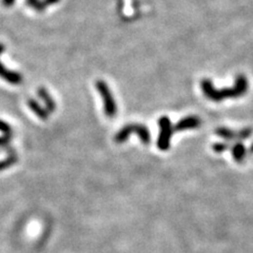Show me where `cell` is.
Wrapping results in <instances>:
<instances>
[{
  "label": "cell",
  "instance_id": "cell-4",
  "mask_svg": "<svg viewBox=\"0 0 253 253\" xmlns=\"http://www.w3.org/2000/svg\"><path fill=\"white\" fill-rule=\"evenodd\" d=\"M159 135L157 138V148L161 151H167L170 149L171 138L174 132L173 125L168 116H161L158 119Z\"/></svg>",
  "mask_w": 253,
  "mask_h": 253
},
{
  "label": "cell",
  "instance_id": "cell-11",
  "mask_svg": "<svg viewBox=\"0 0 253 253\" xmlns=\"http://www.w3.org/2000/svg\"><path fill=\"white\" fill-rule=\"evenodd\" d=\"M13 138V135H3L0 136V149H2L9 155L10 154H15L14 148L11 147V140Z\"/></svg>",
  "mask_w": 253,
  "mask_h": 253
},
{
  "label": "cell",
  "instance_id": "cell-2",
  "mask_svg": "<svg viewBox=\"0 0 253 253\" xmlns=\"http://www.w3.org/2000/svg\"><path fill=\"white\" fill-rule=\"evenodd\" d=\"M132 133H135L138 136L140 141L144 145H149L151 141V135L149 129L141 124H129L122 127L119 131L116 133L114 140L116 144H122L125 142Z\"/></svg>",
  "mask_w": 253,
  "mask_h": 253
},
{
  "label": "cell",
  "instance_id": "cell-3",
  "mask_svg": "<svg viewBox=\"0 0 253 253\" xmlns=\"http://www.w3.org/2000/svg\"><path fill=\"white\" fill-rule=\"evenodd\" d=\"M96 89L98 91V93L103 100V110H105V114L110 118L114 117L116 112H117V106H116V102L113 97L111 89L109 88L107 82L103 80L96 81Z\"/></svg>",
  "mask_w": 253,
  "mask_h": 253
},
{
  "label": "cell",
  "instance_id": "cell-1",
  "mask_svg": "<svg viewBox=\"0 0 253 253\" xmlns=\"http://www.w3.org/2000/svg\"><path fill=\"white\" fill-rule=\"evenodd\" d=\"M200 89L207 98L214 102H222L224 99L237 98L246 94L248 90V80L244 75H238L235 79L234 86L217 90L214 88L210 79H203L200 81Z\"/></svg>",
  "mask_w": 253,
  "mask_h": 253
},
{
  "label": "cell",
  "instance_id": "cell-15",
  "mask_svg": "<svg viewBox=\"0 0 253 253\" xmlns=\"http://www.w3.org/2000/svg\"><path fill=\"white\" fill-rule=\"evenodd\" d=\"M230 148L229 142H215L213 144L212 149L215 153H224L226 150H228Z\"/></svg>",
  "mask_w": 253,
  "mask_h": 253
},
{
  "label": "cell",
  "instance_id": "cell-8",
  "mask_svg": "<svg viewBox=\"0 0 253 253\" xmlns=\"http://www.w3.org/2000/svg\"><path fill=\"white\" fill-rule=\"evenodd\" d=\"M231 153L233 159H234L236 163H243L246 155H247V150H246V147L242 141H236L235 144L231 147Z\"/></svg>",
  "mask_w": 253,
  "mask_h": 253
},
{
  "label": "cell",
  "instance_id": "cell-7",
  "mask_svg": "<svg viewBox=\"0 0 253 253\" xmlns=\"http://www.w3.org/2000/svg\"><path fill=\"white\" fill-rule=\"evenodd\" d=\"M37 94H38V96H39V98L43 101L45 110L49 112V114L54 113L56 110V103H55V100L53 99V97H52L51 94L49 93V91L45 88L41 87L38 89Z\"/></svg>",
  "mask_w": 253,
  "mask_h": 253
},
{
  "label": "cell",
  "instance_id": "cell-5",
  "mask_svg": "<svg viewBox=\"0 0 253 253\" xmlns=\"http://www.w3.org/2000/svg\"><path fill=\"white\" fill-rule=\"evenodd\" d=\"M4 49H5L4 44L0 43V55L3 53ZM0 78H2L3 80L8 81L12 84H15V86L20 84L23 81V77L20 73L6 69L2 62H0Z\"/></svg>",
  "mask_w": 253,
  "mask_h": 253
},
{
  "label": "cell",
  "instance_id": "cell-12",
  "mask_svg": "<svg viewBox=\"0 0 253 253\" xmlns=\"http://www.w3.org/2000/svg\"><path fill=\"white\" fill-rule=\"evenodd\" d=\"M18 161V156L15 154H10L8 157H5L4 159L0 160V172L6 170V169L14 166Z\"/></svg>",
  "mask_w": 253,
  "mask_h": 253
},
{
  "label": "cell",
  "instance_id": "cell-14",
  "mask_svg": "<svg viewBox=\"0 0 253 253\" xmlns=\"http://www.w3.org/2000/svg\"><path fill=\"white\" fill-rule=\"evenodd\" d=\"M59 1L60 0H39V1H38L37 4L35 5L34 10L37 12H43L45 9L48 8V6L53 5Z\"/></svg>",
  "mask_w": 253,
  "mask_h": 253
},
{
  "label": "cell",
  "instance_id": "cell-19",
  "mask_svg": "<svg viewBox=\"0 0 253 253\" xmlns=\"http://www.w3.org/2000/svg\"><path fill=\"white\" fill-rule=\"evenodd\" d=\"M249 153H251V154H253V142L251 144V146H250V148H249Z\"/></svg>",
  "mask_w": 253,
  "mask_h": 253
},
{
  "label": "cell",
  "instance_id": "cell-9",
  "mask_svg": "<svg viewBox=\"0 0 253 253\" xmlns=\"http://www.w3.org/2000/svg\"><path fill=\"white\" fill-rule=\"evenodd\" d=\"M28 106L36 114L37 117H39L41 120H47L49 118V112L45 110V108H42L39 105V102L36 101L35 99L30 98L28 100Z\"/></svg>",
  "mask_w": 253,
  "mask_h": 253
},
{
  "label": "cell",
  "instance_id": "cell-6",
  "mask_svg": "<svg viewBox=\"0 0 253 253\" xmlns=\"http://www.w3.org/2000/svg\"><path fill=\"white\" fill-rule=\"evenodd\" d=\"M202 125V120L198 116H186L177 121V124L173 126L174 132H181V131H187V130H194L198 129Z\"/></svg>",
  "mask_w": 253,
  "mask_h": 253
},
{
  "label": "cell",
  "instance_id": "cell-18",
  "mask_svg": "<svg viewBox=\"0 0 253 253\" xmlns=\"http://www.w3.org/2000/svg\"><path fill=\"white\" fill-rule=\"evenodd\" d=\"M15 1H16V0H2V4L4 6H8V8H9V6H12L13 4H14Z\"/></svg>",
  "mask_w": 253,
  "mask_h": 253
},
{
  "label": "cell",
  "instance_id": "cell-17",
  "mask_svg": "<svg viewBox=\"0 0 253 253\" xmlns=\"http://www.w3.org/2000/svg\"><path fill=\"white\" fill-rule=\"evenodd\" d=\"M38 1H39V0H25V3H27V5L30 6V8L34 9Z\"/></svg>",
  "mask_w": 253,
  "mask_h": 253
},
{
  "label": "cell",
  "instance_id": "cell-10",
  "mask_svg": "<svg viewBox=\"0 0 253 253\" xmlns=\"http://www.w3.org/2000/svg\"><path fill=\"white\" fill-rule=\"evenodd\" d=\"M215 134L218 136V137L223 138L227 141H233V140H237V132L233 131L232 129L226 128V127H218L215 130Z\"/></svg>",
  "mask_w": 253,
  "mask_h": 253
},
{
  "label": "cell",
  "instance_id": "cell-16",
  "mask_svg": "<svg viewBox=\"0 0 253 253\" xmlns=\"http://www.w3.org/2000/svg\"><path fill=\"white\" fill-rule=\"evenodd\" d=\"M0 132H2L3 135H13L11 126L3 120H0Z\"/></svg>",
  "mask_w": 253,
  "mask_h": 253
},
{
  "label": "cell",
  "instance_id": "cell-13",
  "mask_svg": "<svg viewBox=\"0 0 253 253\" xmlns=\"http://www.w3.org/2000/svg\"><path fill=\"white\" fill-rule=\"evenodd\" d=\"M253 134V129L250 127H246L237 131V141H243L249 139Z\"/></svg>",
  "mask_w": 253,
  "mask_h": 253
}]
</instances>
